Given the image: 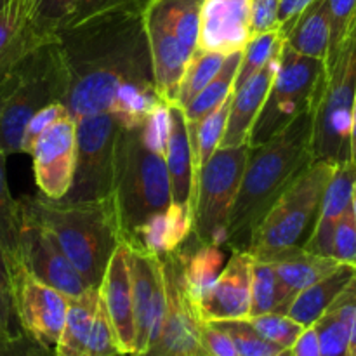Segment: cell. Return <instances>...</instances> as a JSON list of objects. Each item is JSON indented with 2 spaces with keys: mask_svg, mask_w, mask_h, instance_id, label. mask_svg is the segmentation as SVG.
I'll return each mask as SVG.
<instances>
[{
  "mask_svg": "<svg viewBox=\"0 0 356 356\" xmlns=\"http://www.w3.org/2000/svg\"><path fill=\"white\" fill-rule=\"evenodd\" d=\"M202 343L209 356H238L232 336L214 322H204Z\"/></svg>",
  "mask_w": 356,
  "mask_h": 356,
  "instance_id": "42",
  "label": "cell"
},
{
  "mask_svg": "<svg viewBox=\"0 0 356 356\" xmlns=\"http://www.w3.org/2000/svg\"><path fill=\"white\" fill-rule=\"evenodd\" d=\"M159 257L167 296L165 320L155 343L132 356H209L202 343L204 320L184 284L179 250Z\"/></svg>",
  "mask_w": 356,
  "mask_h": 356,
  "instance_id": "11",
  "label": "cell"
},
{
  "mask_svg": "<svg viewBox=\"0 0 356 356\" xmlns=\"http://www.w3.org/2000/svg\"><path fill=\"white\" fill-rule=\"evenodd\" d=\"M285 44V37L278 30L266 31V33L256 35L250 38L242 49V59H240L238 73H236L233 92L240 89L252 75H256L261 68L268 63L271 56L282 51Z\"/></svg>",
  "mask_w": 356,
  "mask_h": 356,
  "instance_id": "33",
  "label": "cell"
},
{
  "mask_svg": "<svg viewBox=\"0 0 356 356\" xmlns=\"http://www.w3.org/2000/svg\"><path fill=\"white\" fill-rule=\"evenodd\" d=\"M285 45L302 56L325 61L330 45V24L325 0H315L298 17L285 37Z\"/></svg>",
  "mask_w": 356,
  "mask_h": 356,
  "instance_id": "26",
  "label": "cell"
},
{
  "mask_svg": "<svg viewBox=\"0 0 356 356\" xmlns=\"http://www.w3.org/2000/svg\"><path fill=\"white\" fill-rule=\"evenodd\" d=\"M330 24L329 54L339 47L356 19V0H325Z\"/></svg>",
  "mask_w": 356,
  "mask_h": 356,
  "instance_id": "38",
  "label": "cell"
},
{
  "mask_svg": "<svg viewBox=\"0 0 356 356\" xmlns=\"http://www.w3.org/2000/svg\"><path fill=\"white\" fill-rule=\"evenodd\" d=\"M334 169V163L315 160L278 198L250 236L247 252L254 259L270 261L280 250L306 242Z\"/></svg>",
  "mask_w": 356,
  "mask_h": 356,
  "instance_id": "6",
  "label": "cell"
},
{
  "mask_svg": "<svg viewBox=\"0 0 356 356\" xmlns=\"http://www.w3.org/2000/svg\"><path fill=\"white\" fill-rule=\"evenodd\" d=\"M26 356H56V353H54V348H44L40 346V344L33 343L30 350H28Z\"/></svg>",
  "mask_w": 356,
  "mask_h": 356,
  "instance_id": "51",
  "label": "cell"
},
{
  "mask_svg": "<svg viewBox=\"0 0 356 356\" xmlns=\"http://www.w3.org/2000/svg\"><path fill=\"white\" fill-rule=\"evenodd\" d=\"M313 162V110L294 118L270 141L249 148L225 247L247 250L254 229Z\"/></svg>",
  "mask_w": 356,
  "mask_h": 356,
  "instance_id": "2",
  "label": "cell"
},
{
  "mask_svg": "<svg viewBox=\"0 0 356 356\" xmlns=\"http://www.w3.org/2000/svg\"><path fill=\"white\" fill-rule=\"evenodd\" d=\"M320 356H353L351 334L348 323L332 309H327L315 323Z\"/></svg>",
  "mask_w": 356,
  "mask_h": 356,
  "instance_id": "34",
  "label": "cell"
},
{
  "mask_svg": "<svg viewBox=\"0 0 356 356\" xmlns=\"http://www.w3.org/2000/svg\"><path fill=\"white\" fill-rule=\"evenodd\" d=\"M325 75L313 110V156L334 165L350 160L351 110L356 92V19L325 58Z\"/></svg>",
  "mask_w": 356,
  "mask_h": 356,
  "instance_id": "5",
  "label": "cell"
},
{
  "mask_svg": "<svg viewBox=\"0 0 356 356\" xmlns=\"http://www.w3.org/2000/svg\"><path fill=\"white\" fill-rule=\"evenodd\" d=\"M252 0H204L200 10V51L228 56L242 51L250 40Z\"/></svg>",
  "mask_w": 356,
  "mask_h": 356,
  "instance_id": "18",
  "label": "cell"
},
{
  "mask_svg": "<svg viewBox=\"0 0 356 356\" xmlns=\"http://www.w3.org/2000/svg\"><path fill=\"white\" fill-rule=\"evenodd\" d=\"M127 268L131 278L132 313H134L136 351L141 353L160 336L167 312L165 284L160 257L155 254L127 250Z\"/></svg>",
  "mask_w": 356,
  "mask_h": 356,
  "instance_id": "14",
  "label": "cell"
},
{
  "mask_svg": "<svg viewBox=\"0 0 356 356\" xmlns=\"http://www.w3.org/2000/svg\"><path fill=\"white\" fill-rule=\"evenodd\" d=\"M351 216H353L355 219V225H356V183L353 186V195H351Z\"/></svg>",
  "mask_w": 356,
  "mask_h": 356,
  "instance_id": "52",
  "label": "cell"
},
{
  "mask_svg": "<svg viewBox=\"0 0 356 356\" xmlns=\"http://www.w3.org/2000/svg\"><path fill=\"white\" fill-rule=\"evenodd\" d=\"M9 2H10V0H0V10H2L3 7H6Z\"/></svg>",
  "mask_w": 356,
  "mask_h": 356,
  "instance_id": "53",
  "label": "cell"
},
{
  "mask_svg": "<svg viewBox=\"0 0 356 356\" xmlns=\"http://www.w3.org/2000/svg\"><path fill=\"white\" fill-rule=\"evenodd\" d=\"M355 356H356V353H355Z\"/></svg>",
  "mask_w": 356,
  "mask_h": 356,
  "instance_id": "54",
  "label": "cell"
},
{
  "mask_svg": "<svg viewBox=\"0 0 356 356\" xmlns=\"http://www.w3.org/2000/svg\"><path fill=\"white\" fill-rule=\"evenodd\" d=\"M278 0H252L250 7V38L278 30Z\"/></svg>",
  "mask_w": 356,
  "mask_h": 356,
  "instance_id": "44",
  "label": "cell"
},
{
  "mask_svg": "<svg viewBox=\"0 0 356 356\" xmlns=\"http://www.w3.org/2000/svg\"><path fill=\"white\" fill-rule=\"evenodd\" d=\"M204 0H148L145 7L146 26L159 28L195 52L200 30Z\"/></svg>",
  "mask_w": 356,
  "mask_h": 356,
  "instance_id": "23",
  "label": "cell"
},
{
  "mask_svg": "<svg viewBox=\"0 0 356 356\" xmlns=\"http://www.w3.org/2000/svg\"><path fill=\"white\" fill-rule=\"evenodd\" d=\"M264 313L285 315V298L273 264L270 261L254 259L249 318Z\"/></svg>",
  "mask_w": 356,
  "mask_h": 356,
  "instance_id": "30",
  "label": "cell"
},
{
  "mask_svg": "<svg viewBox=\"0 0 356 356\" xmlns=\"http://www.w3.org/2000/svg\"><path fill=\"white\" fill-rule=\"evenodd\" d=\"M315 0H278V13H277V24L278 31L284 37H287L289 30L294 26L298 17L308 9Z\"/></svg>",
  "mask_w": 356,
  "mask_h": 356,
  "instance_id": "45",
  "label": "cell"
},
{
  "mask_svg": "<svg viewBox=\"0 0 356 356\" xmlns=\"http://www.w3.org/2000/svg\"><path fill=\"white\" fill-rule=\"evenodd\" d=\"M356 183V165L351 160L337 163L334 169L332 177L327 183L323 191L322 204H320L318 218L312 233L302 243L308 252L318 254V256L330 257L332 250V238L336 226L344 212L351 207V195Z\"/></svg>",
  "mask_w": 356,
  "mask_h": 356,
  "instance_id": "20",
  "label": "cell"
},
{
  "mask_svg": "<svg viewBox=\"0 0 356 356\" xmlns=\"http://www.w3.org/2000/svg\"><path fill=\"white\" fill-rule=\"evenodd\" d=\"M214 323H218L232 336L238 356H291V350L277 346L261 337L247 320H228V322Z\"/></svg>",
  "mask_w": 356,
  "mask_h": 356,
  "instance_id": "35",
  "label": "cell"
},
{
  "mask_svg": "<svg viewBox=\"0 0 356 356\" xmlns=\"http://www.w3.org/2000/svg\"><path fill=\"white\" fill-rule=\"evenodd\" d=\"M323 75L322 59L302 56L284 44L277 75L247 139L249 148L270 141L299 115L315 110Z\"/></svg>",
  "mask_w": 356,
  "mask_h": 356,
  "instance_id": "8",
  "label": "cell"
},
{
  "mask_svg": "<svg viewBox=\"0 0 356 356\" xmlns=\"http://www.w3.org/2000/svg\"><path fill=\"white\" fill-rule=\"evenodd\" d=\"M225 58L226 56L221 54V52L195 49L186 68H184L174 104H177L179 108H186L191 103V99L218 75L222 63H225Z\"/></svg>",
  "mask_w": 356,
  "mask_h": 356,
  "instance_id": "31",
  "label": "cell"
},
{
  "mask_svg": "<svg viewBox=\"0 0 356 356\" xmlns=\"http://www.w3.org/2000/svg\"><path fill=\"white\" fill-rule=\"evenodd\" d=\"M350 160L356 165V92L351 110V131H350Z\"/></svg>",
  "mask_w": 356,
  "mask_h": 356,
  "instance_id": "50",
  "label": "cell"
},
{
  "mask_svg": "<svg viewBox=\"0 0 356 356\" xmlns=\"http://www.w3.org/2000/svg\"><path fill=\"white\" fill-rule=\"evenodd\" d=\"M356 266L351 264H341L339 268L329 273L327 277L320 278L318 282L306 287L292 299L285 315L291 316L299 325L309 327L330 308L337 296L344 291L351 278L355 277Z\"/></svg>",
  "mask_w": 356,
  "mask_h": 356,
  "instance_id": "24",
  "label": "cell"
},
{
  "mask_svg": "<svg viewBox=\"0 0 356 356\" xmlns=\"http://www.w3.org/2000/svg\"><path fill=\"white\" fill-rule=\"evenodd\" d=\"M24 214L51 233L89 287H99L120 238L113 195L94 202H65L45 195L19 200Z\"/></svg>",
  "mask_w": 356,
  "mask_h": 356,
  "instance_id": "3",
  "label": "cell"
},
{
  "mask_svg": "<svg viewBox=\"0 0 356 356\" xmlns=\"http://www.w3.org/2000/svg\"><path fill=\"white\" fill-rule=\"evenodd\" d=\"M113 200L124 243H131L149 219L170 207L165 155L146 143L141 124L120 125L115 139Z\"/></svg>",
  "mask_w": 356,
  "mask_h": 356,
  "instance_id": "4",
  "label": "cell"
},
{
  "mask_svg": "<svg viewBox=\"0 0 356 356\" xmlns=\"http://www.w3.org/2000/svg\"><path fill=\"white\" fill-rule=\"evenodd\" d=\"M240 59H242V51L226 56L218 75L191 99L186 108H183L188 124H200L209 113H212L216 108L225 103L226 97L233 92V83H235L236 73H238Z\"/></svg>",
  "mask_w": 356,
  "mask_h": 356,
  "instance_id": "28",
  "label": "cell"
},
{
  "mask_svg": "<svg viewBox=\"0 0 356 356\" xmlns=\"http://www.w3.org/2000/svg\"><path fill=\"white\" fill-rule=\"evenodd\" d=\"M148 0H75L72 10L63 21L59 30L65 26H72V24L79 23V21L86 19V17L92 16V14L101 13V10L113 9V7H125V6H143L145 7Z\"/></svg>",
  "mask_w": 356,
  "mask_h": 356,
  "instance_id": "41",
  "label": "cell"
},
{
  "mask_svg": "<svg viewBox=\"0 0 356 356\" xmlns=\"http://www.w3.org/2000/svg\"><path fill=\"white\" fill-rule=\"evenodd\" d=\"M75 0H24L28 17L26 26L37 40L47 42L66 19Z\"/></svg>",
  "mask_w": 356,
  "mask_h": 356,
  "instance_id": "32",
  "label": "cell"
},
{
  "mask_svg": "<svg viewBox=\"0 0 356 356\" xmlns=\"http://www.w3.org/2000/svg\"><path fill=\"white\" fill-rule=\"evenodd\" d=\"M0 294H3L6 298L10 299V273L2 249H0Z\"/></svg>",
  "mask_w": 356,
  "mask_h": 356,
  "instance_id": "49",
  "label": "cell"
},
{
  "mask_svg": "<svg viewBox=\"0 0 356 356\" xmlns=\"http://www.w3.org/2000/svg\"><path fill=\"white\" fill-rule=\"evenodd\" d=\"M169 104V136H167L165 165L169 174L170 207L174 214L188 219L193 225V209L197 198V174H195L193 149L183 108Z\"/></svg>",
  "mask_w": 356,
  "mask_h": 356,
  "instance_id": "17",
  "label": "cell"
},
{
  "mask_svg": "<svg viewBox=\"0 0 356 356\" xmlns=\"http://www.w3.org/2000/svg\"><path fill=\"white\" fill-rule=\"evenodd\" d=\"M291 356H320V344L315 327L309 325L302 329L296 343L292 344Z\"/></svg>",
  "mask_w": 356,
  "mask_h": 356,
  "instance_id": "47",
  "label": "cell"
},
{
  "mask_svg": "<svg viewBox=\"0 0 356 356\" xmlns=\"http://www.w3.org/2000/svg\"><path fill=\"white\" fill-rule=\"evenodd\" d=\"M329 309L336 312L337 315L348 323V327H350L351 351H353V356H355L356 353V273L350 280V284L344 287V291L337 296L336 301L330 305Z\"/></svg>",
  "mask_w": 356,
  "mask_h": 356,
  "instance_id": "43",
  "label": "cell"
},
{
  "mask_svg": "<svg viewBox=\"0 0 356 356\" xmlns=\"http://www.w3.org/2000/svg\"><path fill=\"white\" fill-rule=\"evenodd\" d=\"M7 155L0 153V249L7 259L9 273L19 263V235H21V205L14 200L9 191L6 176Z\"/></svg>",
  "mask_w": 356,
  "mask_h": 356,
  "instance_id": "29",
  "label": "cell"
},
{
  "mask_svg": "<svg viewBox=\"0 0 356 356\" xmlns=\"http://www.w3.org/2000/svg\"><path fill=\"white\" fill-rule=\"evenodd\" d=\"M280 52L271 56L266 65L256 75L250 76L236 92H233V101L232 106H229L228 120H226V129L221 143H219V148H235V146L247 143L250 129H252L254 122L259 115L271 82L277 75L278 65H280Z\"/></svg>",
  "mask_w": 356,
  "mask_h": 356,
  "instance_id": "21",
  "label": "cell"
},
{
  "mask_svg": "<svg viewBox=\"0 0 356 356\" xmlns=\"http://www.w3.org/2000/svg\"><path fill=\"white\" fill-rule=\"evenodd\" d=\"M145 7H113L56 31L66 79L63 104L73 120L110 111L127 87L155 86Z\"/></svg>",
  "mask_w": 356,
  "mask_h": 356,
  "instance_id": "1",
  "label": "cell"
},
{
  "mask_svg": "<svg viewBox=\"0 0 356 356\" xmlns=\"http://www.w3.org/2000/svg\"><path fill=\"white\" fill-rule=\"evenodd\" d=\"M75 145L72 117L54 122L33 145L30 155L33 156L35 183L47 198L59 200L68 193L75 169Z\"/></svg>",
  "mask_w": 356,
  "mask_h": 356,
  "instance_id": "15",
  "label": "cell"
},
{
  "mask_svg": "<svg viewBox=\"0 0 356 356\" xmlns=\"http://www.w3.org/2000/svg\"><path fill=\"white\" fill-rule=\"evenodd\" d=\"M17 82L0 115V153H21V139L30 118L65 97L66 79L56 37L31 51L17 65Z\"/></svg>",
  "mask_w": 356,
  "mask_h": 356,
  "instance_id": "7",
  "label": "cell"
},
{
  "mask_svg": "<svg viewBox=\"0 0 356 356\" xmlns=\"http://www.w3.org/2000/svg\"><path fill=\"white\" fill-rule=\"evenodd\" d=\"M127 250L129 247L124 242L118 243L99 285L101 301H103L108 318H110L111 327H113L115 339H117L120 355H134L136 351L134 313H132Z\"/></svg>",
  "mask_w": 356,
  "mask_h": 356,
  "instance_id": "19",
  "label": "cell"
},
{
  "mask_svg": "<svg viewBox=\"0 0 356 356\" xmlns=\"http://www.w3.org/2000/svg\"><path fill=\"white\" fill-rule=\"evenodd\" d=\"M19 263L28 273L47 287L56 289L66 298H79L89 285L66 257L54 236L45 232L21 209Z\"/></svg>",
  "mask_w": 356,
  "mask_h": 356,
  "instance_id": "13",
  "label": "cell"
},
{
  "mask_svg": "<svg viewBox=\"0 0 356 356\" xmlns=\"http://www.w3.org/2000/svg\"><path fill=\"white\" fill-rule=\"evenodd\" d=\"M330 257L339 261L341 264L356 266V225L353 216H351V209H348L337 222Z\"/></svg>",
  "mask_w": 356,
  "mask_h": 356,
  "instance_id": "40",
  "label": "cell"
},
{
  "mask_svg": "<svg viewBox=\"0 0 356 356\" xmlns=\"http://www.w3.org/2000/svg\"><path fill=\"white\" fill-rule=\"evenodd\" d=\"M33 341L24 332H10L0 327V356H26Z\"/></svg>",
  "mask_w": 356,
  "mask_h": 356,
  "instance_id": "46",
  "label": "cell"
},
{
  "mask_svg": "<svg viewBox=\"0 0 356 356\" xmlns=\"http://www.w3.org/2000/svg\"><path fill=\"white\" fill-rule=\"evenodd\" d=\"M270 263L273 264L278 280H280L282 291H284L285 313H287L292 299L299 292L305 291L306 287H309V285L318 282L320 278L327 277L336 268L341 266L339 261L308 252L302 245L280 250V252L271 257Z\"/></svg>",
  "mask_w": 356,
  "mask_h": 356,
  "instance_id": "22",
  "label": "cell"
},
{
  "mask_svg": "<svg viewBox=\"0 0 356 356\" xmlns=\"http://www.w3.org/2000/svg\"><path fill=\"white\" fill-rule=\"evenodd\" d=\"M252 263L254 257L247 250H232L226 266L197 305L204 322L249 318Z\"/></svg>",
  "mask_w": 356,
  "mask_h": 356,
  "instance_id": "16",
  "label": "cell"
},
{
  "mask_svg": "<svg viewBox=\"0 0 356 356\" xmlns=\"http://www.w3.org/2000/svg\"><path fill=\"white\" fill-rule=\"evenodd\" d=\"M117 339H115L113 327H111L110 318H108V313L104 309L103 301L97 302L96 315H94L92 327H90L89 339H87L86 351L83 356H118Z\"/></svg>",
  "mask_w": 356,
  "mask_h": 356,
  "instance_id": "37",
  "label": "cell"
},
{
  "mask_svg": "<svg viewBox=\"0 0 356 356\" xmlns=\"http://www.w3.org/2000/svg\"><path fill=\"white\" fill-rule=\"evenodd\" d=\"M249 145L218 148L198 176L191 235L200 243L225 247L226 226L242 181Z\"/></svg>",
  "mask_w": 356,
  "mask_h": 356,
  "instance_id": "9",
  "label": "cell"
},
{
  "mask_svg": "<svg viewBox=\"0 0 356 356\" xmlns=\"http://www.w3.org/2000/svg\"><path fill=\"white\" fill-rule=\"evenodd\" d=\"M10 301L24 336L44 348H54L65 327L68 298L17 266L10 273Z\"/></svg>",
  "mask_w": 356,
  "mask_h": 356,
  "instance_id": "12",
  "label": "cell"
},
{
  "mask_svg": "<svg viewBox=\"0 0 356 356\" xmlns=\"http://www.w3.org/2000/svg\"><path fill=\"white\" fill-rule=\"evenodd\" d=\"M97 302H99V287L89 289L79 298H68L65 327L54 346L56 356H83Z\"/></svg>",
  "mask_w": 356,
  "mask_h": 356,
  "instance_id": "27",
  "label": "cell"
},
{
  "mask_svg": "<svg viewBox=\"0 0 356 356\" xmlns=\"http://www.w3.org/2000/svg\"><path fill=\"white\" fill-rule=\"evenodd\" d=\"M183 261V277L188 292L195 305L207 294L222 270V249L216 245L200 243L190 233L186 240L177 247Z\"/></svg>",
  "mask_w": 356,
  "mask_h": 356,
  "instance_id": "25",
  "label": "cell"
},
{
  "mask_svg": "<svg viewBox=\"0 0 356 356\" xmlns=\"http://www.w3.org/2000/svg\"><path fill=\"white\" fill-rule=\"evenodd\" d=\"M247 322L261 337L277 344V346L285 348V350H291L292 344L296 343L299 334L305 329L298 322H294L291 316L282 315V313H264V315L250 316V318H247Z\"/></svg>",
  "mask_w": 356,
  "mask_h": 356,
  "instance_id": "36",
  "label": "cell"
},
{
  "mask_svg": "<svg viewBox=\"0 0 356 356\" xmlns=\"http://www.w3.org/2000/svg\"><path fill=\"white\" fill-rule=\"evenodd\" d=\"M65 117H72V115H70L68 108H66L61 101L49 104V106L37 111V113L30 118L26 127H24L23 139H21V153H28V155H30L37 139L40 138L54 122H58L59 118Z\"/></svg>",
  "mask_w": 356,
  "mask_h": 356,
  "instance_id": "39",
  "label": "cell"
},
{
  "mask_svg": "<svg viewBox=\"0 0 356 356\" xmlns=\"http://www.w3.org/2000/svg\"><path fill=\"white\" fill-rule=\"evenodd\" d=\"M16 320L13 309V302L9 298H6L3 294H0V327L10 332H23V330H14L13 322Z\"/></svg>",
  "mask_w": 356,
  "mask_h": 356,
  "instance_id": "48",
  "label": "cell"
},
{
  "mask_svg": "<svg viewBox=\"0 0 356 356\" xmlns=\"http://www.w3.org/2000/svg\"><path fill=\"white\" fill-rule=\"evenodd\" d=\"M120 122L113 113L75 120V169L65 202H94L113 195L115 139Z\"/></svg>",
  "mask_w": 356,
  "mask_h": 356,
  "instance_id": "10",
  "label": "cell"
}]
</instances>
